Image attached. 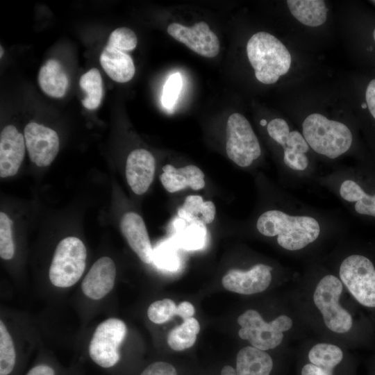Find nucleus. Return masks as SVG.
I'll list each match as a JSON object with an SVG mask.
<instances>
[{"instance_id":"nucleus-16","label":"nucleus","mask_w":375,"mask_h":375,"mask_svg":"<svg viewBox=\"0 0 375 375\" xmlns=\"http://www.w3.org/2000/svg\"><path fill=\"white\" fill-rule=\"evenodd\" d=\"M120 229L140 259L146 264L152 262L153 249L143 219L135 212H128L121 219Z\"/></svg>"},{"instance_id":"nucleus-32","label":"nucleus","mask_w":375,"mask_h":375,"mask_svg":"<svg viewBox=\"0 0 375 375\" xmlns=\"http://www.w3.org/2000/svg\"><path fill=\"white\" fill-rule=\"evenodd\" d=\"M12 222L4 212H0V256L10 260L14 256L15 245L12 234Z\"/></svg>"},{"instance_id":"nucleus-17","label":"nucleus","mask_w":375,"mask_h":375,"mask_svg":"<svg viewBox=\"0 0 375 375\" xmlns=\"http://www.w3.org/2000/svg\"><path fill=\"white\" fill-rule=\"evenodd\" d=\"M160 181L169 192H175L190 187L194 190L204 188V174L197 166L189 165L181 168H176L172 165L162 167L160 176Z\"/></svg>"},{"instance_id":"nucleus-35","label":"nucleus","mask_w":375,"mask_h":375,"mask_svg":"<svg viewBox=\"0 0 375 375\" xmlns=\"http://www.w3.org/2000/svg\"><path fill=\"white\" fill-rule=\"evenodd\" d=\"M140 375H177V372L170 363L157 361L147 366Z\"/></svg>"},{"instance_id":"nucleus-9","label":"nucleus","mask_w":375,"mask_h":375,"mask_svg":"<svg viewBox=\"0 0 375 375\" xmlns=\"http://www.w3.org/2000/svg\"><path fill=\"white\" fill-rule=\"evenodd\" d=\"M125 323L117 318H110L100 323L92 337L89 353L98 365L108 368L120 359L119 347L126 335Z\"/></svg>"},{"instance_id":"nucleus-6","label":"nucleus","mask_w":375,"mask_h":375,"mask_svg":"<svg viewBox=\"0 0 375 375\" xmlns=\"http://www.w3.org/2000/svg\"><path fill=\"white\" fill-rule=\"evenodd\" d=\"M339 276L360 306L375 310V267L370 259L360 254L347 256L340 265Z\"/></svg>"},{"instance_id":"nucleus-41","label":"nucleus","mask_w":375,"mask_h":375,"mask_svg":"<svg viewBox=\"0 0 375 375\" xmlns=\"http://www.w3.org/2000/svg\"><path fill=\"white\" fill-rule=\"evenodd\" d=\"M260 124H261L262 126H265V125H267V121H266L265 119H261V120H260Z\"/></svg>"},{"instance_id":"nucleus-39","label":"nucleus","mask_w":375,"mask_h":375,"mask_svg":"<svg viewBox=\"0 0 375 375\" xmlns=\"http://www.w3.org/2000/svg\"><path fill=\"white\" fill-rule=\"evenodd\" d=\"M53 369L49 366L40 365L33 367L26 375H54Z\"/></svg>"},{"instance_id":"nucleus-11","label":"nucleus","mask_w":375,"mask_h":375,"mask_svg":"<svg viewBox=\"0 0 375 375\" xmlns=\"http://www.w3.org/2000/svg\"><path fill=\"white\" fill-rule=\"evenodd\" d=\"M24 135L31 160L38 167L49 165L59 150L57 133L42 124L30 122L24 128Z\"/></svg>"},{"instance_id":"nucleus-15","label":"nucleus","mask_w":375,"mask_h":375,"mask_svg":"<svg viewBox=\"0 0 375 375\" xmlns=\"http://www.w3.org/2000/svg\"><path fill=\"white\" fill-rule=\"evenodd\" d=\"M116 268L109 257L98 259L82 281L81 289L88 297L97 300L104 297L113 288Z\"/></svg>"},{"instance_id":"nucleus-33","label":"nucleus","mask_w":375,"mask_h":375,"mask_svg":"<svg viewBox=\"0 0 375 375\" xmlns=\"http://www.w3.org/2000/svg\"><path fill=\"white\" fill-rule=\"evenodd\" d=\"M138 43L135 33L126 27H121L114 30L110 35L107 46L126 52L133 50Z\"/></svg>"},{"instance_id":"nucleus-12","label":"nucleus","mask_w":375,"mask_h":375,"mask_svg":"<svg viewBox=\"0 0 375 375\" xmlns=\"http://www.w3.org/2000/svg\"><path fill=\"white\" fill-rule=\"evenodd\" d=\"M272 267L265 264H257L249 270L233 269L222 278L224 288L231 292L242 294H253L265 291L272 282Z\"/></svg>"},{"instance_id":"nucleus-24","label":"nucleus","mask_w":375,"mask_h":375,"mask_svg":"<svg viewBox=\"0 0 375 375\" xmlns=\"http://www.w3.org/2000/svg\"><path fill=\"white\" fill-rule=\"evenodd\" d=\"M178 227L174 242L185 250L201 249L206 242L207 235L206 224L200 222H187L181 219Z\"/></svg>"},{"instance_id":"nucleus-4","label":"nucleus","mask_w":375,"mask_h":375,"mask_svg":"<svg viewBox=\"0 0 375 375\" xmlns=\"http://www.w3.org/2000/svg\"><path fill=\"white\" fill-rule=\"evenodd\" d=\"M342 291L340 279L328 274L318 282L312 295L313 302L322 314L326 327L340 334L349 332L353 324L351 313L340 304Z\"/></svg>"},{"instance_id":"nucleus-19","label":"nucleus","mask_w":375,"mask_h":375,"mask_svg":"<svg viewBox=\"0 0 375 375\" xmlns=\"http://www.w3.org/2000/svg\"><path fill=\"white\" fill-rule=\"evenodd\" d=\"M272 368V358L265 351L247 346L237 354L238 375H270Z\"/></svg>"},{"instance_id":"nucleus-27","label":"nucleus","mask_w":375,"mask_h":375,"mask_svg":"<svg viewBox=\"0 0 375 375\" xmlns=\"http://www.w3.org/2000/svg\"><path fill=\"white\" fill-rule=\"evenodd\" d=\"M343 351L337 345L320 342L313 345L308 351L310 363L333 372L343 359Z\"/></svg>"},{"instance_id":"nucleus-42","label":"nucleus","mask_w":375,"mask_h":375,"mask_svg":"<svg viewBox=\"0 0 375 375\" xmlns=\"http://www.w3.org/2000/svg\"><path fill=\"white\" fill-rule=\"evenodd\" d=\"M0 49H1L0 56H1V57H2V55H3V47H2L1 46L0 47Z\"/></svg>"},{"instance_id":"nucleus-5","label":"nucleus","mask_w":375,"mask_h":375,"mask_svg":"<svg viewBox=\"0 0 375 375\" xmlns=\"http://www.w3.org/2000/svg\"><path fill=\"white\" fill-rule=\"evenodd\" d=\"M238 323L241 326L238 331L240 338L263 351L277 347L283 340V333L293 325V321L288 315H281L267 322L258 311L252 309L240 315Z\"/></svg>"},{"instance_id":"nucleus-43","label":"nucleus","mask_w":375,"mask_h":375,"mask_svg":"<svg viewBox=\"0 0 375 375\" xmlns=\"http://www.w3.org/2000/svg\"><path fill=\"white\" fill-rule=\"evenodd\" d=\"M367 106V103H366L362 104V108H366Z\"/></svg>"},{"instance_id":"nucleus-26","label":"nucleus","mask_w":375,"mask_h":375,"mask_svg":"<svg viewBox=\"0 0 375 375\" xmlns=\"http://www.w3.org/2000/svg\"><path fill=\"white\" fill-rule=\"evenodd\" d=\"M340 193L344 200L356 202L355 210L358 213L375 217V194H366L351 180H346L341 184Z\"/></svg>"},{"instance_id":"nucleus-7","label":"nucleus","mask_w":375,"mask_h":375,"mask_svg":"<svg viewBox=\"0 0 375 375\" xmlns=\"http://www.w3.org/2000/svg\"><path fill=\"white\" fill-rule=\"evenodd\" d=\"M87 258L83 242L76 237H67L59 242L49 272L51 283L58 288L74 285L83 275Z\"/></svg>"},{"instance_id":"nucleus-40","label":"nucleus","mask_w":375,"mask_h":375,"mask_svg":"<svg viewBox=\"0 0 375 375\" xmlns=\"http://www.w3.org/2000/svg\"><path fill=\"white\" fill-rule=\"evenodd\" d=\"M221 375H238L236 369L230 365H226L221 372Z\"/></svg>"},{"instance_id":"nucleus-25","label":"nucleus","mask_w":375,"mask_h":375,"mask_svg":"<svg viewBox=\"0 0 375 375\" xmlns=\"http://www.w3.org/2000/svg\"><path fill=\"white\" fill-rule=\"evenodd\" d=\"M200 331L199 322L194 317L183 320V322L172 328L167 335V343L170 348L176 351L192 347Z\"/></svg>"},{"instance_id":"nucleus-20","label":"nucleus","mask_w":375,"mask_h":375,"mask_svg":"<svg viewBox=\"0 0 375 375\" xmlns=\"http://www.w3.org/2000/svg\"><path fill=\"white\" fill-rule=\"evenodd\" d=\"M38 79L42 91L54 98L62 97L69 84L63 67L60 62L54 59L47 60L40 68Z\"/></svg>"},{"instance_id":"nucleus-45","label":"nucleus","mask_w":375,"mask_h":375,"mask_svg":"<svg viewBox=\"0 0 375 375\" xmlns=\"http://www.w3.org/2000/svg\"><path fill=\"white\" fill-rule=\"evenodd\" d=\"M374 2H375V1Z\"/></svg>"},{"instance_id":"nucleus-10","label":"nucleus","mask_w":375,"mask_h":375,"mask_svg":"<svg viewBox=\"0 0 375 375\" xmlns=\"http://www.w3.org/2000/svg\"><path fill=\"white\" fill-rule=\"evenodd\" d=\"M167 33L200 56L214 58L219 52V39L205 22L195 23L191 27L172 23L167 27Z\"/></svg>"},{"instance_id":"nucleus-21","label":"nucleus","mask_w":375,"mask_h":375,"mask_svg":"<svg viewBox=\"0 0 375 375\" xmlns=\"http://www.w3.org/2000/svg\"><path fill=\"white\" fill-rule=\"evenodd\" d=\"M289 10L301 23L308 26H319L327 18V8L322 0H288Z\"/></svg>"},{"instance_id":"nucleus-3","label":"nucleus","mask_w":375,"mask_h":375,"mask_svg":"<svg viewBox=\"0 0 375 375\" xmlns=\"http://www.w3.org/2000/svg\"><path fill=\"white\" fill-rule=\"evenodd\" d=\"M303 136L317 153L333 159L347 151L352 143V135L344 124L313 113L302 124Z\"/></svg>"},{"instance_id":"nucleus-30","label":"nucleus","mask_w":375,"mask_h":375,"mask_svg":"<svg viewBox=\"0 0 375 375\" xmlns=\"http://www.w3.org/2000/svg\"><path fill=\"white\" fill-rule=\"evenodd\" d=\"M174 242H164L153 250V260L156 265L163 269L174 271L179 266L177 247Z\"/></svg>"},{"instance_id":"nucleus-1","label":"nucleus","mask_w":375,"mask_h":375,"mask_svg":"<svg viewBox=\"0 0 375 375\" xmlns=\"http://www.w3.org/2000/svg\"><path fill=\"white\" fill-rule=\"evenodd\" d=\"M258 231L263 235H277V242L290 251L301 249L314 242L319 236L318 222L308 216H291L277 210L262 213L256 224Z\"/></svg>"},{"instance_id":"nucleus-28","label":"nucleus","mask_w":375,"mask_h":375,"mask_svg":"<svg viewBox=\"0 0 375 375\" xmlns=\"http://www.w3.org/2000/svg\"><path fill=\"white\" fill-rule=\"evenodd\" d=\"M81 88L86 93L82 104L88 110H94L101 103L103 88L102 78L99 71L96 68L90 69L80 78Z\"/></svg>"},{"instance_id":"nucleus-38","label":"nucleus","mask_w":375,"mask_h":375,"mask_svg":"<svg viewBox=\"0 0 375 375\" xmlns=\"http://www.w3.org/2000/svg\"><path fill=\"white\" fill-rule=\"evenodd\" d=\"M301 375H333V372L309 362L303 366Z\"/></svg>"},{"instance_id":"nucleus-31","label":"nucleus","mask_w":375,"mask_h":375,"mask_svg":"<svg viewBox=\"0 0 375 375\" xmlns=\"http://www.w3.org/2000/svg\"><path fill=\"white\" fill-rule=\"evenodd\" d=\"M176 308L177 306L173 300L164 299L152 303L147 310V315L152 322L160 324L175 316Z\"/></svg>"},{"instance_id":"nucleus-22","label":"nucleus","mask_w":375,"mask_h":375,"mask_svg":"<svg viewBox=\"0 0 375 375\" xmlns=\"http://www.w3.org/2000/svg\"><path fill=\"white\" fill-rule=\"evenodd\" d=\"M284 149L283 161L290 168L304 170L308 165L305 155L308 151V144L303 136L297 131L290 132L278 142Z\"/></svg>"},{"instance_id":"nucleus-34","label":"nucleus","mask_w":375,"mask_h":375,"mask_svg":"<svg viewBox=\"0 0 375 375\" xmlns=\"http://www.w3.org/2000/svg\"><path fill=\"white\" fill-rule=\"evenodd\" d=\"M182 88V78L179 73L172 74L167 80L162 96V103L167 109L172 108L176 103Z\"/></svg>"},{"instance_id":"nucleus-2","label":"nucleus","mask_w":375,"mask_h":375,"mask_svg":"<svg viewBox=\"0 0 375 375\" xmlns=\"http://www.w3.org/2000/svg\"><path fill=\"white\" fill-rule=\"evenodd\" d=\"M247 53L256 78L264 84L276 83L290 67L289 51L279 40L267 32H258L251 37Z\"/></svg>"},{"instance_id":"nucleus-29","label":"nucleus","mask_w":375,"mask_h":375,"mask_svg":"<svg viewBox=\"0 0 375 375\" xmlns=\"http://www.w3.org/2000/svg\"><path fill=\"white\" fill-rule=\"evenodd\" d=\"M15 351L12 339L4 323L0 321V375H8L15 364Z\"/></svg>"},{"instance_id":"nucleus-13","label":"nucleus","mask_w":375,"mask_h":375,"mask_svg":"<svg viewBox=\"0 0 375 375\" xmlns=\"http://www.w3.org/2000/svg\"><path fill=\"white\" fill-rule=\"evenodd\" d=\"M24 135L13 125L3 128L0 135V176H15L25 155Z\"/></svg>"},{"instance_id":"nucleus-36","label":"nucleus","mask_w":375,"mask_h":375,"mask_svg":"<svg viewBox=\"0 0 375 375\" xmlns=\"http://www.w3.org/2000/svg\"><path fill=\"white\" fill-rule=\"evenodd\" d=\"M365 97L369 110L375 119V78L372 80L367 85Z\"/></svg>"},{"instance_id":"nucleus-14","label":"nucleus","mask_w":375,"mask_h":375,"mask_svg":"<svg viewBox=\"0 0 375 375\" xmlns=\"http://www.w3.org/2000/svg\"><path fill=\"white\" fill-rule=\"evenodd\" d=\"M155 167V158L147 150L137 149L129 153L126 163V177L133 192L140 195L147 191L153 180Z\"/></svg>"},{"instance_id":"nucleus-23","label":"nucleus","mask_w":375,"mask_h":375,"mask_svg":"<svg viewBox=\"0 0 375 375\" xmlns=\"http://www.w3.org/2000/svg\"><path fill=\"white\" fill-rule=\"evenodd\" d=\"M216 212L215 206L211 201H203L199 195L188 196L178 210V217L187 222H200L205 224L212 222Z\"/></svg>"},{"instance_id":"nucleus-18","label":"nucleus","mask_w":375,"mask_h":375,"mask_svg":"<svg viewBox=\"0 0 375 375\" xmlns=\"http://www.w3.org/2000/svg\"><path fill=\"white\" fill-rule=\"evenodd\" d=\"M100 63L106 73L115 81L126 83L135 74V65L126 52L106 46L100 56Z\"/></svg>"},{"instance_id":"nucleus-44","label":"nucleus","mask_w":375,"mask_h":375,"mask_svg":"<svg viewBox=\"0 0 375 375\" xmlns=\"http://www.w3.org/2000/svg\"><path fill=\"white\" fill-rule=\"evenodd\" d=\"M373 37H374V40H375V29H374V32H373Z\"/></svg>"},{"instance_id":"nucleus-37","label":"nucleus","mask_w":375,"mask_h":375,"mask_svg":"<svg viewBox=\"0 0 375 375\" xmlns=\"http://www.w3.org/2000/svg\"><path fill=\"white\" fill-rule=\"evenodd\" d=\"M195 312L194 306L188 301H183L177 306L176 315L181 317L183 320L193 317Z\"/></svg>"},{"instance_id":"nucleus-8","label":"nucleus","mask_w":375,"mask_h":375,"mask_svg":"<svg viewBox=\"0 0 375 375\" xmlns=\"http://www.w3.org/2000/svg\"><path fill=\"white\" fill-rule=\"evenodd\" d=\"M226 151L236 165L249 166L261 154L259 141L248 120L240 113L231 114L226 124Z\"/></svg>"}]
</instances>
